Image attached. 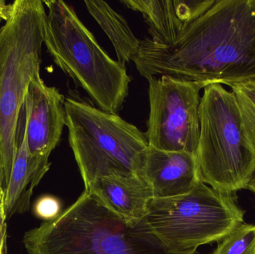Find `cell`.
<instances>
[{
	"mask_svg": "<svg viewBox=\"0 0 255 254\" xmlns=\"http://www.w3.org/2000/svg\"><path fill=\"white\" fill-rule=\"evenodd\" d=\"M148 80L169 76L206 86L255 80V0H216L171 45L145 37L132 59Z\"/></svg>",
	"mask_w": 255,
	"mask_h": 254,
	"instance_id": "cell-1",
	"label": "cell"
},
{
	"mask_svg": "<svg viewBox=\"0 0 255 254\" xmlns=\"http://www.w3.org/2000/svg\"><path fill=\"white\" fill-rule=\"evenodd\" d=\"M22 243L28 254H175L145 219L128 223L86 191L56 219L25 233Z\"/></svg>",
	"mask_w": 255,
	"mask_h": 254,
	"instance_id": "cell-2",
	"label": "cell"
},
{
	"mask_svg": "<svg viewBox=\"0 0 255 254\" xmlns=\"http://www.w3.org/2000/svg\"><path fill=\"white\" fill-rule=\"evenodd\" d=\"M0 29V185L6 190L16 158V133L32 79L40 76L46 12L40 0H16Z\"/></svg>",
	"mask_w": 255,
	"mask_h": 254,
	"instance_id": "cell-3",
	"label": "cell"
},
{
	"mask_svg": "<svg viewBox=\"0 0 255 254\" xmlns=\"http://www.w3.org/2000/svg\"><path fill=\"white\" fill-rule=\"evenodd\" d=\"M43 2L48 8L43 43L55 64L96 107L121 111L131 82L126 67L109 56L71 5L61 0Z\"/></svg>",
	"mask_w": 255,
	"mask_h": 254,
	"instance_id": "cell-4",
	"label": "cell"
},
{
	"mask_svg": "<svg viewBox=\"0 0 255 254\" xmlns=\"http://www.w3.org/2000/svg\"><path fill=\"white\" fill-rule=\"evenodd\" d=\"M69 93L66 126L85 191L101 177L138 174L148 146L145 133L118 113L96 107L89 98Z\"/></svg>",
	"mask_w": 255,
	"mask_h": 254,
	"instance_id": "cell-5",
	"label": "cell"
},
{
	"mask_svg": "<svg viewBox=\"0 0 255 254\" xmlns=\"http://www.w3.org/2000/svg\"><path fill=\"white\" fill-rule=\"evenodd\" d=\"M199 122L196 156L202 181L229 193L248 189L255 172V149L233 92L219 84L205 86Z\"/></svg>",
	"mask_w": 255,
	"mask_h": 254,
	"instance_id": "cell-6",
	"label": "cell"
},
{
	"mask_svg": "<svg viewBox=\"0 0 255 254\" xmlns=\"http://www.w3.org/2000/svg\"><path fill=\"white\" fill-rule=\"evenodd\" d=\"M236 193L216 190L200 181L188 193L152 198L145 217L169 252L194 254L202 245L220 242L244 223Z\"/></svg>",
	"mask_w": 255,
	"mask_h": 254,
	"instance_id": "cell-7",
	"label": "cell"
},
{
	"mask_svg": "<svg viewBox=\"0 0 255 254\" xmlns=\"http://www.w3.org/2000/svg\"><path fill=\"white\" fill-rule=\"evenodd\" d=\"M148 146L166 152L196 153L200 136L201 89L206 85L169 76L148 79Z\"/></svg>",
	"mask_w": 255,
	"mask_h": 254,
	"instance_id": "cell-8",
	"label": "cell"
},
{
	"mask_svg": "<svg viewBox=\"0 0 255 254\" xmlns=\"http://www.w3.org/2000/svg\"><path fill=\"white\" fill-rule=\"evenodd\" d=\"M65 97L55 86L34 78L28 88L24 110L27 146L31 156L49 161L66 125Z\"/></svg>",
	"mask_w": 255,
	"mask_h": 254,
	"instance_id": "cell-9",
	"label": "cell"
},
{
	"mask_svg": "<svg viewBox=\"0 0 255 254\" xmlns=\"http://www.w3.org/2000/svg\"><path fill=\"white\" fill-rule=\"evenodd\" d=\"M138 175L151 188L153 198H167L190 192L202 181L196 153L166 152L148 146Z\"/></svg>",
	"mask_w": 255,
	"mask_h": 254,
	"instance_id": "cell-10",
	"label": "cell"
},
{
	"mask_svg": "<svg viewBox=\"0 0 255 254\" xmlns=\"http://www.w3.org/2000/svg\"><path fill=\"white\" fill-rule=\"evenodd\" d=\"M121 2L142 15L153 42L171 45L192 22L209 10L216 0H121Z\"/></svg>",
	"mask_w": 255,
	"mask_h": 254,
	"instance_id": "cell-11",
	"label": "cell"
},
{
	"mask_svg": "<svg viewBox=\"0 0 255 254\" xmlns=\"http://www.w3.org/2000/svg\"><path fill=\"white\" fill-rule=\"evenodd\" d=\"M86 192L128 223L145 219L153 198L151 188L138 174L110 176L97 179Z\"/></svg>",
	"mask_w": 255,
	"mask_h": 254,
	"instance_id": "cell-12",
	"label": "cell"
},
{
	"mask_svg": "<svg viewBox=\"0 0 255 254\" xmlns=\"http://www.w3.org/2000/svg\"><path fill=\"white\" fill-rule=\"evenodd\" d=\"M16 147L17 152L10 181L4 191V209L7 219L28 210L34 188L49 171L51 166L49 161L37 159L29 153L25 136L24 106L18 122Z\"/></svg>",
	"mask_w": 255,
	"mask_h": 254,
	"instance_id": "cell-13",
	"label": "cell"
},
{
	"mask_svg": "<svg viewBox=\"0 0 255 254\" xmlns=\"http://www.w3.org/2000/svg\"><path fill=\"white\" fill-rule=\"evenodd\" d=\"M90 14L110 39L116 51L118 62L123 67L137 54L141 40L135 37L127 19L104 1L86 0Z\"/></svg>",
	"mask_w": 255,
	"mask_h": 254,
	"instance_id": "cell-14",
	"label": "cell"
},
{
	"mask_svg": "<svg viewBox=\"0 0 255 254\" xmlns=\"http://www.w3.org/2000/svg\"><path fill=\"white\" fill-rule=\"evenodd\" d=\"M212 254H255V225L241 224L221 240Z\"/></svg>",
	"mask_w": 255,
	"mask_h": 254,
	"instance_id": "cell-15",
	"label": "cell"
},
{
	"mask_svg": "<svg viewBox=\"0 0 255 254\" xmlns=\"http://www.w3.org/2000/svg\"><path fill=\"white\" fill-rule=\"evenodd\" d=\"M247 134L255 149V80L230 85Z\"/></svg>",
	"mask_w": 255,
	"mask_h": 254,
	"instance_id": "cell-16",
	"label": "cell"
},
{
	"mask_svg": "<svg viewBox=\"0 0 255 254\" xmlns=\"http://www.w3.org/2000/svg\"><path fill=\"white\" fill-rule=\"evenodd\" d=\"M33 210L37 218L49 222L56 219L62 213V204L56 197L43 195L34 203Z\"/></svg>",
	"mask_w": 255,
	"mask_h": 254,
	"instance_id": "cell-17",
	"label": "cell"
},
{
	"mask_svg": "<svg viewBox=\"0 0 255 254\" xmlns=\"http://www.w3.org/2000/svg\"><path fill=\"white\" fill-rule=\"evenodd\" d=\"M6 219H7V216H6L5 209H4V192L0 185V254H7Z\"/></svg>",
	"mask_w": 255,
	"mask_h": 254,
	"instance_id": "cell-18",
	"label": "cell"
},
{
	"mask_svg": "<svg viewBox=\"0 0 255 254\" xmlns=\"http://www.w3.org/2000/svg\"><path fill=\"white\" fill-rule=\"evenodd\" d=\"M13 7V2L7 4L4 0H0V22L3 20L7 22L11 14Z\"/></svg>",
	"mask_w": 255,
	"mask_h": 254,
	"instance_id": "cell-19",
	"label": "cell"
},
{
	"mask_svg": "<svg viewBox=\"0 0 255 254\" xmlns=\"http://www.w3.org/2000/svg\"><path fill=\"white\" fill-rule=\"evenodd\" d=\"M248 189L251 190L252 192H255V172L253 174V178L250 180V184L248 186Z\"/></svg>",
	"mask_w": 255,
	"mask_h": 254,
	"instance_id": "cell-20",
	"label": "cell"
}]
</instances>
